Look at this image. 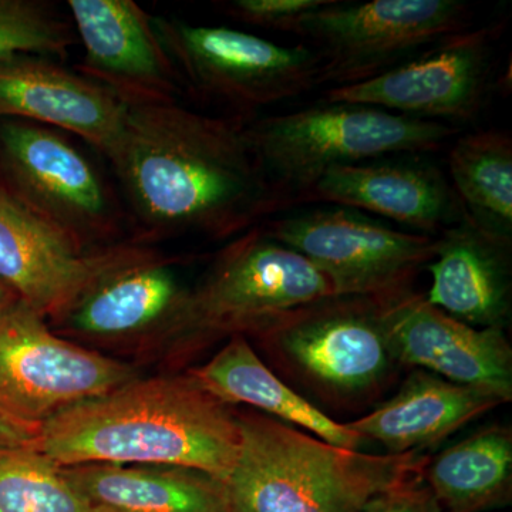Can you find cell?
I'll return each mask as SVG.
<instances>
[{
	"mask_svg": "<svg viewBox=\"0 0 512 512\" xmlns=\"http://www.w3.org/2000/svg\"><path fill=\"white\" fill-rule=\"evenodd\" d=\"M165 52L185 92L234 110L252 111L293 99L322 84V63L311 46H279L225 26H198L153 16Z\"/></svg>",
	"mask_w": 512,
	"mask_h": 512,
	"instance_id": "6",
	"label": "cell"
},
{
	"mask_svg": "<svg viewBox=\"0 0 512 512\" xmlns=\"http://www.w3.org/2000/svg\"><path fill=\"white\" fill-rule=\"evenodd\" d=\"M62 471L93 512H229L222 481L191 468L89 463Z\"/></svg>",
	"mask_w": 512,
	"mask_h": 512,
	"instance_id": "22",
	"label": "cell"
},
{
	"mask_svg": "<svg viewBox=\"0 0 512 512\" xmlns=\"http://www.w3.org/2000/svg\"><path fill=\"white\" fill-rule=\"evenodd\" d=\"M436 239L424 299L473 328L505 330L511 315V239L484 231L467 214Z\"/></svg>",
	"mask_w": 512,
	"mask_h": 512,
	"instance_id": "19",
	"label": "cell"
},
{
	"mask_svg": "<svg viewBox=\"0 0 512 512\" xmlns=\"http://www.w3.org/2000/svg\"><path fill=\"white\" fill-rule=\"evenodd\" d=\"M241 446L224 478L229 512H363L376 494L423 477L419 453L333 446L262 413H237Z\"/></svg>",
	"mask_w": 512,
	"mask_h": 512,
	"instance_id": "3",
	"label": "cell"
},
{
	"mask_svg": "<svg viewBox=\"0 0 512 512\" xmlns=\"http://www.w3.org/2000/svg\"><path fill=\"white\" fill-rule=\"evenodd\" d=\"M76 42L73 26L47 3L0 0V59L13 55L66 59Z\"/></svg>",
	"mask_w": 512,
	"mask_h": 512,
	"instance_id": "26",
	"label": "cell"
},
{
	"mask_svg": "<svg viewBox=\"0 0 512 512\" xmlns=\"http://www.w3.org/2000/svg\"><path fill=\"white\" fill-rule=\"evenodd\" d=\"M500 29L453 33L372 79L328 89L323 101L397 110L424 120L476 119L487 96Z\"/></svg>",
	"mask_w": 512,
	"mask_h": 512,
	"instance_id": "13",
	"label": "cell"
},
{
	"mask_svg": "<svg viewBox=\"0 0 512 512\" xmlns=\"http://www.w3.org/2000/svg\"><path fill=\"white\" fill-rule=\"evenodd\" d=\"M468 28L470 8L460 0H332L306 16L296 35L318 53L322 84L340 87L372 79Z\"/></svg>",
	"mask_w": 512,
	"mask_h": 512,
	"instance_id": "10",
	"label": "cell"
},
{
	"mask_svg": "<svg viewBox=\"0 0 512 512\" xmlns=\"http://www.w3.org/2000/svg\"><path fill=\"white\" fill-rule=\"evenodd\" d=\"M20 302L18 296L15 295L8 286L0 282V312L6 311L10 306L16 305Z\"/></svg>",
	"mask_w": 512,
	"mask_h": 512,
	"instance_id": "30",
	"label": "cell"
},
{
	"mask_svg": "<svg viewBox=\"0 0 512 512\" xmlns=\"http://www.w3.org/2000/svg\"><path fill=\"white\" fill-rule=\"evenodd\" d=\"M500 404L493 394L417 369L392 399L346 424L363 440L400 456L437 446Z\"/></svg>",
	"mask_w": 512,
	"mask_h": 512,
	"instance_id": "20",
	"label": "cell"
},
{
	"mask_svg": "<svg viewBox=\"0 0 512 512\" xmlns=\"http://www.w3.org/2000/svg\"><path fill=\"white\" fill-rule=\"evenodd\" d=\"M453 190L477 227L512 237V140L487 130L458 138L448 153Z\"/></svg>",
	"mask_w": 512,
	"mask_h": 512,
	"instance_id": "24",
	"label": "cell"
},
{
	"mask_svg": "<svg viewBox=\"0 0 512 512\" xmlns=\"http://www.w3.org/2000/svg\"><path fill=\"white\" fill-rule=\"evenodd\" d=\"M39 429L19 423L0 413V451L9 448L35 446Z\"/></svg>",
	"mask_w": 512,
	"mask_h": 512,
	"instance_id": "29",
	"label": "cell"
},
{
	"mask_svg": "<svg viewBox=\"0 0 512 512\" xmlns=\"http://www.w3.org/2000/svg\"><path fill=\"white\" fill-rule=\"evenodd\" d=\"M332 296L315 265L258 225L231 239L192 285L170 346L188 352L232 336L251 338L285 313Z\"/></svg>",
	"mask_w": 512,
	"mask_h": 512,
	"instance_id": "5",
	"label": "cell"
},
{
	"mask_svg": "<svg viewBox=\"0 0 512 512\" xmlns=\"http://www.w3.org/2000/svg\"><path fill=\"white\" fill-rule=\"evenodd\" d=\"M363 512H443L423 477L404 481L376 494Z\"/></svg>",
	"mask_w": 512,
	"mask_h": 512,
	"instance_id": "28",
	"label": "cell"
},
{
	"mask_svg": "<svg viewBox=\"0 0 512 512\" xmlns=\"http://www.w3.org/2000/svg\"><path fill=\"white\" fill-rule=\"evenodd\" d=\"M136 377L133 366L63 338L22 302L0 312V413L10 419L40 429Z\"/></svg>",
	"mask_w": 512,
	"mask_h": 512,
	"instance_id": "11",
	"label": "cell"
},
{
	"mask_svg": "<svg viewBox=\"0 0 512 512\" xmlns=\"http://www.w3.org/2000/svg\"><path fill=\"white\" fill-rule=\"evenodd\" d=\"M0 512H93L35 446L0 451Z\"/></svg>",
	"mask_w": 512,
	"mask_h": 512,
	"instance_id": "25",
	"label": "cell"
},
{
	"mask_svg": "<svg viewBox=\"0 0 512 512\" xmlns=\"http://www.w3.org/2000/svg\"><path fill=\"white\" fill-rule=\"evenodd\" d=\"M390 301L320 299L251 338L312 389L332 397L365 396L383 386L397 363L387 332Z\"/></svg>",
	"mask_w": 512,
	"mask_h": 512,
	"instance_id": "8",
	"label": "cell"
},
{
	"mask_svg": "<svg viewBox=\"0 0 512 512\" xmlns=\"http://www.w3.org/2000/svg\"><path fill=\"white\" fill-rule=\"evenodd\" d=\"M127 114L126 104L109 90L49 57L0 59V119L69 131L110 158Z\"/></svg>",
	"mask_w": 512,
	"mask_h": 512,
	"instance_id": "17",
	"label": "cell"
},
{
	"mask_svg": "<svg viewBox=\"0 0 512 512\" xmlns=\"http://www.w3.org/2000/svg\"><path fill=\"white\" fill-rule=\"evenodd\" d=\"M247 120L180 103L128 107L109 158L137 237L224 241L285 212L247 136Z\"/></svg>",
	"mask_w": 512,
	"mask_h": 512,
	"instance_id": "1",
	"label": "cell"
},
{
	"mask_svg": "<svg viewBox=\"0 0 512 512\" xmlns=\"http://www.w3.org/2000/svg\"><path fill=\"white\" fill-rule=\"evenodd\" d=\"M188 375L202 389L228 406L244 404L258 413L348 450H360L365 440L348 424L330 419L315 404L295 392L269 369L247 336H232L204 365Z\"/></svg>",
	"mask_w": 512,
	"mask_h": 512,
	"instance_id": "21",
	"label": "cell"
},
{
	"mask_svg": "<svg viewBox=\"0 0 512 512\" xmlns=\"http://www.w3.org/2000/svg\"><path fill=\"white\" fill-rule=\"evenodd\" d=\"M423 480L443 512H488L512 500V431L490 426L427 460Z\"/></svg>",
	"mask_w": 512,
	"mask_h": 512,
	"instance_id": "23",
	"label": "cell"
},
{
	"mask_svg": "<svg viewBox=\"0 0 512 512\" xmlns=\"http://www.w3.org/2000/svg\"><path fill=\"white\" fill-rule=\"evenodd\" d=\"M262 228L279 244L305 256L329 279L335 296L379 301L410 291L433 261L437 239L407 234L360 211L332 207L272 217Z\"/></svg>",
	"mask_w": 512,
	"mask_h": 512,
	"instance_id": "9",
	"label": "cell"
},
{
	"mask_svg": "<svg viewBox=\"0 0 512 512\" xmlns=\"http://www.w3.org/2000/svg\"><path fill=\"white\" fill-rule=\"evenodd\" d=\"M311 202L373 212L430 232V237L466 217L441 171L419 161H366L330 168L303 195L299 207Z\"/></svg>",
	"mask_w": 512,
	"mask_h": 512,
	"instance_id": "18",
	"label": "cell"
},
{
	"mask_svg": "<svg viewBox=\"0 0 512 512\" xmlns=\"http://www.w3.org/2000/svg\"><path fill=\"white\" fill-rule=\"evenodd\" d=\"M191 288L178 259L128 242L119 258L47 323L63 338L86 348L168 346Z\"/></svg>",
	"mask_w": 512,
	"mask_h": 512,
	"instance_id": "12",
	"label": "cell"
},
{
	"mask_svg": "<svg viewBox=\"0 0 512 512\" xmlns=\"http://www.w3.org/2000/svg\"><path fill=\"white\" fill-rule=\"evenodd\" d=\"M0 184L87 251L120 244L127 212L96 165L55 128L0 119Z\"/></svg>",
	"mask_w": 512,
	"mask_h": 512,
	"instance_id": "7",
	"label": "cell"
},
{
	"mask_svg": "<svg viewBox=\"0 0 512 512\" xmlns=\"http://www.w3.org/2000/svg\"><path fill=\"white\" fill-rule=\"evenodd\" d=\"M456 133V128L436 120L325 101L305 110L247 120L249 144L285 211L299 207L303 195L330 168L390 154L431 153Z\"/></svg>",
	"mask_w": 512,
	"mask_h": 512,
	"instance_id": "4",
	"label": "cell"
},
{
	"mask_svg": "<svg viewBox=\"0 0 512 512\" xmlns=\"http://www.w3.org/2000/svg\"><path fill=\"white\" fill-rule=\"evenodd\" d=\"M67 5L84 49L77 73L109 90L127 107L180 101L183 80L146 10L133 0H69Z\"/></svg>",
	"mask_w": 512,
	"mask_h": 512,
	"instance_id": "14",
	"label": "cell"
},
{
	"mask_svg": "<svg viewBox=\"0 0 512 512\" xmlns=\"http://www.w3.org/2000/svg\"><path fill=\"white\" fill-rule=\"evenodd\" d=\"M36 446L60 467L158 464L224 480L237 461L241 430L231 406L188 373L138 376L45 421Z\"/></svg>",
	"mask_w": 512,
	"mask_h": 512,
	"instance_id": "2",
	"label": "cell"
},
{
	"mask_svg": "<svg viewBox=\"0 0 512 512\" xmlns=\"http://www.w3.org/2000/svg\"><path fill=\"white\" fill-rule=\"evenodd\" d=\"M387 332L397 363L512 399V349L504 329L473 328L409 292L387 305Z\"/></svg>",
	"mask_w": 512,
	"mask_h": 512,
	"instance_id": "16",
	"label": "cell"
},
{
	"mask_svg": "<svg viewBox=\"0 0 512 512\" xmlns=\"http://www.w3.org/2000/svg\"><path fill=\"white\" fill-rule=\"evenodd\" d=\"M330 2L332 0H231L222 3V9L247 25L296 35L306 16Z\"/></svg>",
	"mask_w": 512,
	"mask_h": 512,
	"instance_id": "27",
	"label": "cell"
},
{
	"mask_svg": "<svg viewBox=\"0 0 512 512\" xmlns=\"http://www.w3.org/2000/svg\"><path fill=\"white\" fill-rule=\"evenodd\" d=\"M127 244L87 251L0 184V282L47 322L72 305Z\"/></svg>",
	"mask_w": 512,
	"mask_h": 512,
	"instance_id": "15",
	"label": "cell"
}]
</instances>
